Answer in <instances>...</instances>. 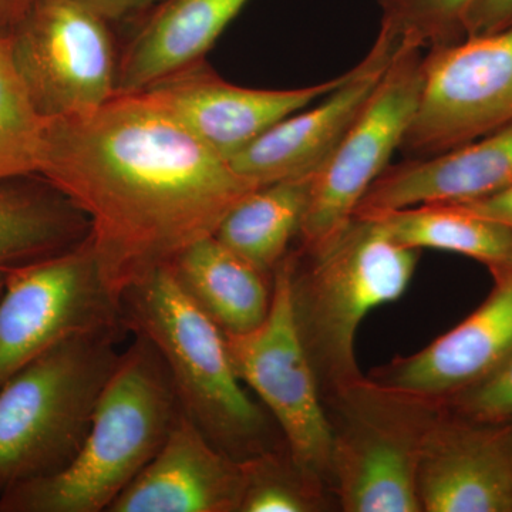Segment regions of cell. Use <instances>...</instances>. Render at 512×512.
<instances>
[{
  "mask_svg": "<svg viewBox=\"0 0 512 512\" xmlns=\"http://www.w3.org/2000/svg\"><path fill=\"white\" fill-rule=\"evenodd\" d=\"M403 247L430 248L476 259L498 274L512 266V229L457 204H424L366 215Z\"/></svg>",
  "mask_w": 512,
  "mask_h": 512,
  "instance_id": "7402d4cb",
  "label": "cell"
},
{
  "mask_svg": "<svg viewBox=\"0 0 512 512\" xmlns=\"http://www.w3.org/2000/svg\"><path fill=\"white\" fill-rule=\"evenodd\" d=\"M110 23L76 0H32L8 33L20 79L45 119L97 109L117 94Z\"/></svg>",
  "mask_w": 512,
  "mask_h": 512,
  "instance_id": "30bf717a",
  "label": "cell"
},
{
  "mask_svg": "<svg viewBox=\"0 0 512 512\" xmlns=\"http://www.w3.org/2000/svg\"><path fill=\"white\" fill-rule=\"evenodd\" d=\"M453 204L512 229V185L488 197L468 202H453Z\"/></svg>",
  "mask_w": 512,
  "mask_h": 512,
  "instance_id": "83f0119b",
  "label": "cell"
},
{
  "mask_svg": "<svg viewBox=\"0 0 512 512\" xmlns=\"http://www.w3.org/2000/svg\"><path fill=\"white\" fill-rule=\"evenodd\" d=\"M39 177L83 212L117 299L215 234L259 188L143 93L46 119Z\"/></svg>",
  "mask_w": 512,
  "mask_h": 512,
  "instance_id": "6da1fadb",
  "label": "cell"
},
{
  "mask_svg": "<svg viewBox=\"0 0 512 512\" xmlns=\"http://www.w3.org/2000/svg\"><path fill=\"white\" fill-rule=\"evenodd\" d=\"M292 265L289 252L275 269L271 308L262 325L225 340L239 380L262 400L284 434L293 466L319 488L332 470L335 434L293 315Z\"/></svg>",
  "mask_w": 512,
  "mask_h": 512,
  "instance_id": "52a82bcc",
  "label": "cell"
},
{
  "mask_svg": "<svg viewBox=\"0 0 512 512\" xmlns=\"http://www.w3.org/2000/svg\"><path fill=\"white\" fill-rule=\"evenodd\" d=\"M89 231L83 212L39 175L0 183V272L76 247Z\"/></svg>",
  "mask_w": 512,
  "mask_h": 512,
  "instance_id": "ffe728a7",
  "label": "cell"
},
{
  "mask_svg": "<svg viewBox=\"0 0 512 512\" xmlns=\"http://www.w3.org/2000/svg\"><path fill=\"white\" fill-rule=\"evenodd\" d=\"M249 0H164L121 57L117 93H137L200 63Z\"/></svg>",
  "mask_w": 512,
  "mask_h": 512,
  "instance_id": "ac0fdd59",
  "label": "cell"
},
{
  "mask_svg": "<svg viewBox=\"0 0 512 512\" xmlns=\"http://www.w3.org/2000/svg\"><path fill=\"white\" fill-rule=\"evenodd\" d=\"M6 272H0V293L3 291V286H5Z\"/></svg>",
  "mask_w": 512,
  "mask_h": 512,
  "instance_id": "1f68e13d",
  "label": "cell"
},
{
  "mask_svg": "<svg viewBox=\"0 0 512 512\" xmlns=\"http://www.w3.org/2000/svg\"><path fill=\"white\" fill-rule=\"evenodd\" d=\"M296 326L318 379L333 393L365 380L357 330L370 312L402 298L419 251L397 244L375 218L353 217L325 247L292 254Z\"/></svg>",
  "mask_w": 512,
  "mask_h": 512,
  "instance_id": "3957f363",
  "label": "cell"
},
{
  "mask_svg": "<svg viewBox=\"0 0 512 512\" xmlns=\"http://www.w3.org/2000/svg\"><path fill=\"white\" fill-rule=\"evenodd\" d=\"M497 424H500L501 436H503L505 450H507L508 458H510L512 467V419L504 421V423Z\"/></svg>",
  "mask_w": 512,
  "mask_h": 512,
  "instance_id": "4dcf8cb0",
  "label": "cell"
},
{
  "mask_svg": "<svg viewBox=\"0 0 512 512\" xmlns=\"http://www.w3.org/2000/svg\"><path fill=\"white\" fill-rule=\"evenodd\" d=\"M396 50L377 36L365 59L318 106L285 117L229 164L259 187L316 173L366 106Z\"/></svg>",
  "mask_w": 512,
  "mask_h": 512,
  "instance_id": "4fadbf2b",
  "label": "cell"
},
{
  "mask_svg": "<svg viewBox=\"0 0 512 512\" xmlns=\"http://www.w3.org/2000/svg\"><path fill=\"white\" fill-rule=\"evenodd\" d=\"M512 28V0H476L468 10L466 37L491 35Z\"/></svg>",
  "mask_w": 512,
  "mask_h": 512,
  "instance_id": "4316f807",
  "label": "cell"
},
{
  "mask_svg": "<svg viewBox=\"0 0 512 512\" xmlns=\"http://www.w3.org/2000/svg\"><path fill=\"white\" fill-rule=\"evenodd\" d=\"M242 490V460L180 412L156 457L107 512H239Z\"/></svg>",
  "mask_w": 512,
  "mask_h": 512,
  "instance_id": "2e32d148",
  "label": "cell"
},
{
  "mask_svg": "<svg viewBox=\"0 0 512 512\" xmlns=\"http://www.w3.org/2000/svg\"><path fill=\"white\" fill-rule=\"evenodd\" d=\"M45 126L0 35V183L39 174Z\"/></svg>",
  "mask_w": 512,
  "mask_h": 512,
  "instance_id": "603a6c76",
  "label": "cell"
},
{
  "mask_svg": "<svg viewBox=\"0 0 512 512\" xmlns=\"http://www.w3.org/2000/svg\"><path fill=\"white\" fill-rule=\"evenodd\" d=\"M315 174L249 192L225 215L214 237L262 274L274 275L301 231Z\"/></svg>",
  "mask_w": 512,
  "mask_h": 512,
  "instance_id": "44dd1931",
  "label": "cell"
},
{
  "mask_svg": "<svg viewBox=\"0 0 512 512\" xmlns=\"http://www.w3.org/2000/svg\"><path fill=\"white\" fill-rule=\"evenodd\" d=\"M476 0H376L379 36L392 45L440 49L466 39L468 10Z\"/></svg>",
  "mask_w": 512,
  "mask_h": 512,
  "instance_id": "cb8c5ba5",
  "label": "cell"
},
{
  "mask_svg": "<svg viewBox=\"0 0 512 512\" xmlns=\"http://www.w3.org/2000/svg\"><path fill=\"white\" fill-rule=\"evenodd\" d=\"M128 332L147 339L161 356L181 412L224 453L247 460L272 450L268 421L245 392L222 330L158 269L120 298Z\"/></svg>",
  "mask_w": 512,
  "mask_h": 512,
  "instance_id": "277c9868",
  "label": "cell"
},
{
  "mask_svg": "<svg viewBox=\"0 0 512 512\" xmlns=\"http://www.w3.org/2000/svg\"><path fill=\"white\" fill-rule=\"evenodd\" d=\"M175 282L224 335L262 325L272 302V276L259 272L214 235L192 244L170 265Z\"/></svg>",
  "mask_w": 512,
  "mask_h": 512,
  "instance_id": "d6986e66",
  "label": "cell"
},
{
  "mask_svg": "<svg viewBox=\"0 0 512 512\" xmlns=\"http://www.w3.org/2000/svg\"><path fill=\"white\" fill-rule=\"evenodd\" d=\"M510 185L512 123L439 156L390 164L363 195L355 217L474 201Z\"/></svg>",
  "mask_w": 512,
  "mask_h": 512,
  "instance_id": "e0dca14e",
  "label": "cell"
},
{
  "mask_svg": "<svg viewBox=\"0 0 512 512\" xmlns=\"http://www.w3.org/2000/svg\"><path fill=\"white\" fill-rule=\"evenodd\" d=\"M32 0H0V35H8Z\"/></svg>",
  "mask_w": 512,
  "mask_h": 512,
  "instance_id": "f546056e",
  "label": "cell"
},
{
  "mask_svg": "<svg viewBox=\"0 0 512 512\" xmlns=\"http://www.w3.org/2000/svg\"><path fill=\"white\" fill-rule=\"evenodd\" d=\"M493 276V292L476 311L420 352L394 360L373 382L444 403L493 375L512 356V266Z\"/></svg>",
  "mask_w": 512,
  "mask_h": 512,
  "instance_id": "5bb4252c",
  "label": "cell"
},
{
  "mask_svg": "<svg viewBox=\"0 0 512 512\" xmlns=\"http://www.w3.org/2000/svg\"><path fill=\"white\" fill-rule=\"evenodd\" d=\"M423 57L417 47H397L366 106L316 171L299 251H318L348 227L363 195L389 167L419 107Z\"/></svg>",
  "mask_w": 512,
  "mask_h": 512,
  "instance_id": "ba28073f",
  "label": "cell"
},
{
  "mask_svg": "<svg viewBox=\"0 0 512 512\" xmlns=\"http://www.w3.org/2000/svg\"><path fill=\"white\" fill-rule=\"evenodd\" d=\"M512 123V28L423 57V89L399 150L429 158Z\"/></svg>",
  "mask_w": 512,
  "mask_h": 512,
  "instance_id": "8fae6325",
  "label": "cell"
},
{
  "mask_svg": "<svg viewBox=\"0 0 512 512\" xmlns=\"http://www.w3.org/2000/svg\"><path fill=\"white\" fill-rule=\"evenodd\" d=\"M345 416L333 427L332 470L343 510L420 512L421 446L440 416L436 402L362 382L338 393Z\"/></svg>",
  "mask_w": 512,
  "mask_h": 512,
  "instance_id": "8992f818",
  "label": "cell"
},
{
  "mask_svg": "<svg viewBox=\"0 0 512 512\" xmlns=\"http://www.w3.org/2000/svg\"><path fill=\"white\" fill-rule=\"evenodd\" d=\"M107 22H117L150 8L157 0H76Z\"/></svg>",
  "mask_w": 512,
  "mask_h": 512,
  "instance_id": "f1b7e54d",
  "label": "cell"
},
{
  "mask_svg": "<svg viewBox=\"0 0 512 512\" xmlns=\"http://www.w3.org/2000/svg\"><path fill=\"white\" fill-rule=\"evenodd\" d=\"M124 329L57 343L0 387V491L60 473L82 448Z\"/></svg>",
  "mask_w": 512,
  "mask_h": 512,
  "instance_id": "5b68a950",
  "label": "cell"
},
{
  "mask_svg": "<svg viewBox=\"0 0 512 512\" xmlns=\"http://www.w3.org/2000/svg\"><path fill=\"white\" fill-rule=\"evenodd\" d=\"M124 329L120 301L100 274L92 244L6 272L0 293V387L57 343Z\"/></svg>",
  "mask_w": 512,
  "mask_h": 512,
  "instance_id": "9c48e42d",
  "label": "cell"
},
{
  "mask_svg": "<svg viewBox=\"0 0 512 512\" xmlns=\"http://www.w3.org/2000/svg\"><path fill=\"white\" fill-rule=\"evenodd\" d=\"M346 76L302 89H247L225 82L200 62L140 93L229 163L276 123L328 96Z\"/></svg>",
  "mask_w": 512,
  "mask_h": 512,
  "instance_id": "7c38bea8",
  "label": "cell"
},
{
  "mask_svg": "<svg viewBox=\"0 0 512 512\" xmlns=\"http://www.w3.org/2000/svg\"><path fill=\"white\" fill-rule=\"evenodd\" d=\"M244 463V490L239 512H309L316 510L319 488L309 483L288 460L274 450Z\"/></svg>",
  "mask_w": 512,
  "mask_h": 512,
  "instance_id": "d4e9b609",
  "label": "cell"
},
{
  "mask_svg": "<svg viewBox=\"0 0 512 512\" xmlns=\"http://www.w3.org/2000/svg\"><path fill=\"white\" fill-rule=\"evenodd\" d=\"M134 338L101 390L72 463L0 491V512H107L156 457L181 409L156 348Z\"/></svg>",
  "mask_w": 512,
  "mask_h": 512,
  "instance_id": "7a4b0ae2",
  "label": "cell"
},
{
  "mask_svg": "<svg viewBox=\"0 0 512 512\" xmlns=\"http://www.w3.org/2000/svg\"><path fill=\"white\" fill-rule=\"evenodd\" d=\"M453 413L478 423L497 424L512 419V356L485 379L451 397Z\"/></svg>",
  "mask_w": 512,
  "mask_h": 512,
  "instance_id": "484cf974",
  "label": "cell"
},
{
  "mask_svg": "<svg viewBox=\"0 0 512 512\" xmlns=\"http://www.w3.org/2000/svg\"><path fill=\"white\" fill-rule=\"evenodd\" d=\"M417 490L427 512H512V467L500 424L440 414L421 446Z\"/></svg>",
  "mask_w": 512,
  "mask_h": 512,
  "instance_id": "9a60e30c",
  "label": "cell"
}]
</instances>
